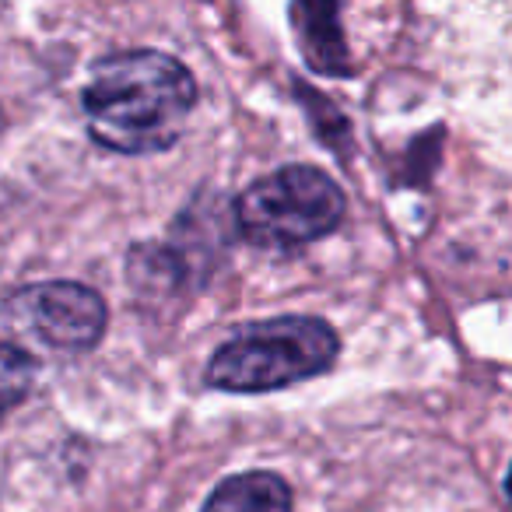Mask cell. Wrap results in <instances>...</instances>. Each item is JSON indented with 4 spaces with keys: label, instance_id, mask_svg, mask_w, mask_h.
Wrapping results in <instances>:
<instances>
[{
    "label": "cell",
    "instance_id": "3",
    "mask_svg": "<svg viewBox=\"0 0 512 512\" xmlns=\"http://www.w3.org/2000/svg\"><path fill=\"white\" fill-rule=\"evenodd\" d=\"M344 218V190L313 165H288L256 179L235 200L242 239L264 249H295L330 235Z\"/></svg>",
    "mask_w": 512,
    "mask_h": 512
},
{
    "label": "cell",
    "instance_id": "1",
    "mask_svg": "<svg viewBox=\"0 0 512 512\" xmlns=\"http://www.w3.org/2000/svg\"><path fill=\"white\" fill-rule=\"evenodd\" d=\"M193 106V74L158 50H130L99 60L81 95L92 141L120 155H155L172 148Z\"/></svg>",
    "mask_w": 512,
    "mask_h": 512
},
{
    "label": "cell",
    "instance_id": "2",
    "mask_svg": "<svg viewBox=\"0 0 512 512\" xmlns=\"http://www.w3.org/2000/svg\"><path fill=\"white\" fill-rule=\"evenodd\" d=\"M341 341L327 320L274 316L239 327L207 362V386L228 393H271L306 383L334 365Z\"/></svg>",
    "mask_w": 512,
    "mask_h": 512
},
{
    "label": "cell",
    "instance_id": "4",
    "mask_svg": "<svg viewBox=\"0 0 512 512\" xmlns=\"http://www.w3.org/2000/svg\"><path fill=\"white\" fill-rule=\"evenodd\" d=\"M11 309L39 341L60 351L95 348L109 320L102 295L78 281H43V285L22 288L11 299Z\"/></svg>",
    "mask_w": 512,
    "mask_h": 512
},
{
    "label": "cell",
    "instance_id": "6",
    "mask_svg": "<svg viewBox=\"0 0 512 512\" xmlns=\"http://www.w3.org/2000/svg\"><path fill=\"white\" fill-rule=\"evenodd\" d=\"M200 512H292V488L278 474L249 470L225 477Z\"/></svg>",
    "mask_w": 512,
    "mask_h": 512
},
{
    "label": "cell",
    "instance_id": "7",
    "mask_svg": "<svg viewBox=\"0 0 512 512\" xmlns=\"http://www.w3.org/2000/svg\"><path fill=\"white\" fill-rule=\"evenodd\" d=\"M36 383V358L18 344L0 341V421L32 393Z\"/></svg>",
    "mask_w": 512,
    "mask_h": 512
},
{
    "label": "cell",
    "instance_id": "8",
    "mask_svg": "<svg viewBox=\"0 0 512 512\" xmlns=\"http://www.w3.org/2000/svg\"><path fill=\"white\" fill-rule=\"evenodd\" d=\"M505 495H509V502H512V467H509V477H505Z\"/></svg>",
    "mask_w": 512,
    "mask_h": 512
},
{
    "label": "cell",
    "instance_id": "5",
    "mask_svg": "<svg viewBox=\"0 0 512 512\" xmlns=\"http://www.w3.org/2000/svg\"><path fill=\"white\" fill-rule=\"evenodd\" d=\"M295 36L306 53V64L330 78H344L351 71L348 43L341 32V11L334 4H295Z\"/></svg>",
    "mask_w": 512,
    "mask_h": 512
}]
</instances>
